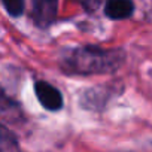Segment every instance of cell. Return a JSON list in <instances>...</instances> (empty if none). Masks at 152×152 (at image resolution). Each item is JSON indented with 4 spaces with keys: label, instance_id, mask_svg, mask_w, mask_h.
Wrapping results in <instances>:
<instances>
[{
    "label": "cell",
    "instance_id": "cell-1",
    "mask_svg": "<svg viewBox=\"0 0 152 152\" xmlns=\"http://www.w3.org/2000/svg\"><path fill=\"white\" fill-rule=\"evenodd\" d=\"M127 61V52L121 46L104 48L85 43L66 48L60 52L57 66L66 76H97L116 73Z\"/></svg>",
    "mask_w": 152,
    "mask_h": 152
},
{
    "label": "cell",
    "instance_id": "cell-6",
    "mask_svg": "<svg viewBox=\"0 0 152 152\" xmlns=\"http://www.w3.org/2000/svg\"><path fill=\"white\" fill-rule=\"evenodd\" d=\"M0 148L6 151H17L20 152V145H18V137L14 131H11L8 127L0 124ZM2 151V149H0Z\"/></svg>",
    "mask_w": 152,
    "mask_h": 152
},
{
    "label": "cell",
    "instance_id": "cell-8",
    "mask_svg": "<svg viewBox=\"0 0 152 152\" xmlns=\"http://www.w3.org/2000/svg\"><path fill=\"white\" fill-rule=\"evenodd\" d=\"M2 5L6 9V12L14 18L21 17L26 11V2H23V0H5Z\"/></svg>",
    "mask_w": 152,
    "mask_h": 152
},
{
    "label": "cell",
    "instance_id": "cell-7",
    "mask_svg": "<svg viewBox=\"0 0 152 152\" xmlns=\"http://www.w3.org/2000/svg\"><path fill=\"white\" fill-rule=\"evenodd\" d=\"M20 104L11 99L2 88H0V115H6V113H20Z\"/></svg>",
    "mask_w": 152,
    "mask_h": 152
},
{
    "label": "cell",
    "instance_id": "cell-4",
    "mask_svg": "<svg viewBox=\"0 0 152 152\" xmlns=\"http://www.w3.org/2000/svg\"><path fill=\"white\" fill-rule=\"evenodd\" d=\"M58 15V2L55 0H34L31 3L30 20L37 28H49Z\"/></svg>",
    "mask_w": 152,
    "mask_h": 152
},
{
    "label": "cell",
    "instance_id": "cell-3",
    "mask_svg": "<svg viewBox=\"0 0 152 152\" xmlns=\"http://www.w3.org/2000/svg\"><path fill=\"white\" fill-rule=\"evenodd\" d=\"M34 94H36L37 102L45 110L58 112L64 106V97L61 91L52 84H49L48 81L37 79L34 82Z\"/></svg>",
    "mask_w": 152,
    "mask_h": 152
},
{
    "label": "cell",
    "instance_id": "cell-5",
    "mask_svg": "<svg viewBox=\"0 0 152 152\" xmlns=\"http://www.w3.org/2000/svg\"><path fill=\"white\" fill-rule=\"evenodd\" d=\"M136 5L131 0H109L104 3L103 14L110 21H124L134 15Z\"/></svg>",
    "mask_w": 152,
    "mask_h": 152
},
{
    "label": "cell",
    "instance_id": "cell-10",
    "mask_svg": "<svg viewBox=\"0 0 152 152\" xmlns=\"http://www.w3.org/2000/svg\"><path fill=\"white\" fill-rule=\"evenodd\" d=\"M0 152H2V151H0Z\"/></svg>",
    "mask_w": 152,
    "mask_h": 152
},
{
    "label": "cell",
    "instance_id": "cell-9",
    "mask_svg": "<svg viewBox=\"0 0 152 152\" xmlns=\"http://www.w3.org/2000/svg\"><path fill=\"white\" fill-rule=\"evenodd\" d=\"M81 5H82V8H84L88 14H91V12H94V11L100 6V2H94V3H93V2H90V3H88V2H82Z\"/></svg>",
    "mask_w": 152,
    "mask_h": 152
},
{
    "label": "cell",
    "instance_id": "cell-2",
    "mask_svg": "<svg viewBox=\"0 0 152 152\" xmlns=\"http://www.w3.org/2000/svg\"><path fill=\"white\" fill-rule=\"evenodd\" d=\"M122 90L124 87L116 82H110V84L100 85V87H91L81 94L79 104L87 110L103 112L106 106L109 104V102L118 97V94H121Z\"/></svg>",
    "mask_w": 152,
    "mask_h": 152
}]
</instances>
